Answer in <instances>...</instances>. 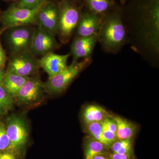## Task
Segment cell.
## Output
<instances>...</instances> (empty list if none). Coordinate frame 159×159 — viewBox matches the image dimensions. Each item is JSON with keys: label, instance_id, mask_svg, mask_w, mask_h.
<instances>
[{"label": "cell", "instance_id": "cell-1", "mask_svg": "<svg viewBox=\"0 0 159 159\" xmlns=\"http://www.w3.org/2000/svg\"><path fill=\"white\" fill-rule=\"evenodd\" d=\"M98 41L105 51L115 52L125 43L126 31L119 14L110 15L102 18L98 33Z\"/></svg>", "mask_w": 159, "mask_h": 159}, {"label": "cell", "instance_id": "cell-2", "mask_svg": "<svg viewBox=\"0 0 159 159\" xmlns=\"http://www.w3.org/2000/svg\"><path fill=\"white\" fill-rule=\"evenodd\" d=\"M91 61L90 57L80 61H73L70 66L59 74L43 83L44 90L51 94L61 93L67 88L77 75L91 63Z\"/></svg>", "mask_w": 159, "mask_h": 159}, {"label": "cell", "instance_id": "cell-3", "mask_svg": "<svg viewBox=\"0 0 159 159\" xmlns=\"http://www.w3.org/2000/svg\"><path fill=\"white\" fill-rule=\"evenodd\" d=\"M147 14L142 20L141 36L143 43L154 53L159 50V0H153L148 7Z\"/></svg>", "mask_w": 159, "mask_h": 159}, {"label": "cell", "instance_id": "cell-4", "mask_svg": "<svg viewBox=\"0 0 159 159\" xmlns=\"http://www.w3.org/2000/svg\"><path fill=\"white\" fill-rule=\"evenodd\" d=\"M47 2L33 9L20 8L16 5H11L1 15L0 22L3 28L7 29L36 24L39 12Z\"/></svg>", "mask_w": 159, "mask_h": 159}, {"label": "cell", "instance_id": "cell-5", "mask_svg": "<svg viewBox=\"0 0 159 159\" xmlns=\"http://www.w3.org/2000/svg\"><path fill=\"white\" fill-rule=\"evenodd\" d=\"M6 131L10 142L9 150L20 155L28 141L29 131L25 120L15 115L6 120Z\"/></svg>", "mask_w": 159, "mask_h": 159}, {"label": "cell", "instance_id": "cell-6", "mask_svg": "<svg viewBox=\"0 0 159 159\" xmlns=\"http://www.w3.org/2000/svg\"><path fill=\"white\" fill-rule=\"evenodd\" d=\"M81 15L79 9L64 0L59 7L58 31L63 41L66 42L77 29Z\"/></svg>", "mask_w": 159, "mask_h": 159}, {"label": "cell", "instance_id": "cell-7", "mask_svg": "<svg viewBox=\"0 0 159 159\" xmlns=\"http://www.w3.org/2000/svg\"><path fill=\"white\" fill-rule=\"evenodd\" d=\"M38 61L31 51L13 54L6 71L23 77H30L37 73L39 68Z\"/></svg>", "mask_w": 159, "mask_h": 159}, {"label": "cell", "instance_id": "cell-8", "mask_svg": "<svg viewBox=\"0 0 159 159\" xmlns=\"http://www.w3.org/2000/svg\"><path fill=\"white\" fill-rule=\"evenodd\" d=\"M8 42L12 55L30 51L34 29L29 26L11 28Z\"/></svg>", "mask_w": 159, "mask_h": 159}, {"label": "cell", "instance_id": "cell-9", "mask_svg": "<svg viewBox=\"0 0 159 159\" xmlns=\"http://www.w3.org/2000/svg\"><path fill=\"white\" fill-rule=\"evenodd\" d=\"M58 47L54 34L39 26L34 30L30 51L34 56L53 52Z\"/></svg>", "mask_w": 159, "mask_h": 159}, {"label": "cell", "instance_id": "cell-10", "mask_svg": "<svg viewBox=\"0 0 159 159\" xmlns=\"http://www.w3.org/2000/svg\"><path fill=\"white\" fill-rule=\"evenodd\" d=\"M43 90L39 76L30 77L14 97V101L20 105H31L41 99Z\"/></svg>", "mask_w": 159, "mask_h": 159}, {"label": "cell", "instance_id": "cell-11", "mask_svg": "<svg viewBox=\"0 0 159 159\" xmlns=\"http://www.w3.org/2000/svg\"><path fill=\"white\" fill-rule=\"evenodd\" d=\"M59 7L48 2L38 14L36 24L55 35L58 33Z\"/></svg>", "mask_w": 159, "mask_h": 159}, {"label": "cell", "instance_id": "cell-12", "mask_svg": "<svg viewBox=\"0 0 159 159\" xmlns=\"http://www.w3.org/2000/svg\"><path fill=\"white\" fill-rule=\"evenodd\" d=\"M70 54L60 55L51 52L38 60V65L48 75L51 79L59 74L67 66V62Z\"/></svg>", "mask_w": 159, "mask_h": 159}, {"label": "cell", "instance_id": "cell-13", "mask_svg": "<svg viewBox=\"0 0 159 159\" xmlns=\"http://www.w3.org/2000/svg\"><path fill=\"white\" fill-rule=\"evenodd\" d=\"M98 41V34L89 37H77L74 39L71 47V54L74 61L90 57Z\"/></svg>", "mask_w": 159, "mask_h": 159}, {"label": "cell", "instance_id": "cell-14", "mask_svg": "<svg viewBox=\"0 0 159 159\" xmlns=\"http://www.w3.org/2000/svg\"><path fill=\"white\" fill-rule=\"evenodd\" d=\"M100 16L87 13L81 16L77 27L78 37H89L98 34L102 24Z\"/></svg>", "mask_w": 159, "mask_h": 159}, {"label": "cell", "instance_id": "cell-15", "mask_svg": "<svg viewBox=\"0 0 159 159\" xmlns=\"http://www.w3.org/2000/svg\"><path fill=\"white\" fill-rule=\"evenodd\" d=\"M113 117L102 107L94 104L85 107L82 113L83 121L85 125L93 122H101L107 118Z\"/></svg>", "mask_w": 159, "mask_h": 159}, {"label": "cell", "instance_id": "cell-16", "mask_svg": "<svg viewBox=\"0 0 159 159\" xmlns=\"http://www.w3.org/2000/svg\"><path fill=\"white\" fill-rule=\"evenodd\" d=\"M29 77H23L6 71L2 84L7 92L14 98Z\"/></svg>", "mask_w": 159, "mask_h": 159}, {"label": "cell", "instance_id": "cell-17", "mask_svg": "<svg viewBox=\"0 0 159 159\" xmlns=\"http://www.w3.org/2000/svg\"><path fill=\"white\" fill-rule=\"evenodd\" d=\"M113 118L116 124L117 140L133 139L136 133V125L122 117L114 116Z\"/></svg>", "mask_w": 159, "mask_h": 159}, {"label": "cell", "instance_id": "cell-18", "mask_svg": "<svg viewBox=\"0 0 159 159\" xmlns=\"http://www.w3.org/2000/svg\"><path fill=\"white\" fill-rule=\"evenodd\" d=\"M107 148L102 143L90 136H87L84 142L85 159H92L100 154L107 152Z\"/></svg>", "mask_w": 159, "mask_h": 159}, {"label": "cell", "instance_id": "cell-19", "mask_svg": "<svg viewBox=\"0 0 159 159\" xmlns=\"http://www.w3.org/2000/svg\"><path fill=\"white\" fill-rule=\"evenodd\" d=\"M91 12L102 15L110 9L113 6L112 0H84Z\"/></svg>", "mask_w": 159, "mask_h": 159}, {"label": "cell", "instance_id": "cell-20", "mask_svg": "<svg viewBox=\"0 0 159 159\" xmlns=\"http://www.w3.org/2000/svg\"><path fill=\"white\" fill-rule=\"evenodd\" d=\"M112 153L127 155L134 156L133 139L117 140L109 148Z\"/></svg>", "mask_w": 159, "mask_h": 159}, {"label": "cell", "instance_id": "cell-21", "mask_svg": "<svg viewBox=\"0 0 159 159\" xmlns=\"http://www.w3.org/2000/svg\"><path fill=\"white\" fill-rule=\"evenodd\" d=\"M14 99L0 84V116L6 115L13 108Z\"/></svg>", "mask_w": 159, "mask_h": 159}, {"label": "cell", "instance_id": "cell-22", "mask_svg": "<svg viewBox=\"0 0 159 159\" xmlns=\"http://www.w3.org/2000/svg\"><path fill=\"white\" fill-rule=\"evenodd\" d=\"M85 127L86 130L89 134V135L102 143L107 148L102 135L101 122H95L86 124Z\"/></svg>", "mask_w": 159, "mask_h": 159}, {"label": "cell", "instance_id": "cell-23", "mask_svg": "<svg viewBox=\"0 0 159 159\" xmlns=\"http://www.w3.org/2000/svg\"><path fill=\"white\" fill-rule=\"evenodd\" d=\"M10 142L6 133V125L0 122V153L9 150Z\"/></svg>", "mask_w": 159, "mask_h": 159}, {"label": "cell", "instance_id": "cell-24", "mask_svg": "<svg viewBox=\"0 0 159 159\" xmlns=\"http://www.w3.org/2000/svg\"><path fill=\"white\" fill-rule=\"evenodd\" d=\"M48 2L47 0H20L17 6L20 8L33 9Z\"/></svg>", "mask_w": 159, "mask_h": 159}, {"label": "cell", "instance_id": "cell-25", "mask_svg": "<svg viewBox=\"0 0 159 159\" xmlns=\"http://www.w3.org/2000/svg\"><path fill=\"white\" fill-rule=\"evenodd\" d=\"M7 29L5 28H2V29H0V66L4 67L6 63L7 57H6V53L2 48L1 42V36L2 34Z\"/></svg>", "mask_w": 159, "mask_h": 159}, {"label": "cell", "instance_id": "cell-26", "mask_svg": "<svg viewBox=\"0 0 159 159\" xmlns=\"http://www.w3.org/2000/svg\"><path fill=\"white\" fill-rule=\"evenodd\" d=\"M20 156L14 152L8 150L0 153V159H19Z\"/></svg>", "mask_w": 159, "mask_h": 159}, {"label": "cell", "instance_id": "cell-27", "mask_svg": "<svg viewBox=\"0 0 159 159\" xmlns=\"http://www.w3.org/2000/svg\"><path fill=\"white\" fill-rule=\"evenodd\" d=\"M134 156L117 153L111 154V159H134Z\"/></svg>", "mask_w": 159, "mask_h": 159}, {"label": "cell", "instance_id": "cell-28", "mask_svg": "<svg viewBox=\"0 0 159 159\" xmlns=\"http://www.w3.org/2000/svg\"><path fill=\"white\" fill-rule=\"evenodd\" d=\"M92 159H111V154L108 152L100 154L94 157Z\"/></svg>", "mask_w": 159, "mask_h": 159}, {"label": "cell", "instance_id": "cell-29", "mask_svg": "<svg viewBox=\"0 0 159 159\" xmlns=\"http://www.w3.org/2000/svg\"><path fill=\"white\" fill-rule=\"evenodd\" d=\"M5 74H6V72L4 71V67L0 66V84H2Z\"/></svg>", "mask_w": 159, "mask_h": 159}, {"label": "cell", "instance_id": "cell-30", "mask_svg": "<svg viewBox=\"0 0 159 159\" xmlns=\"http://www.w3.org/2000/svg\"><path fill=\"white\" fill-rule=\"evenodd\" d=\"M122 1H125V0H122Z\"/></svg>", "mask_w": 159, "mask_h": 159}, {"label": "cell", "instance_id": "cell-31", "mask_svg": "<svg viewBox=\"0 0 159 159\" xmlns=\"http://www.w3.org/2000/svg\"><path fill=\"white\" fill-rule=\"evenodd\" d=\"M8 1H13V0H8Z\"/></svg>", "mask_w": 159, "mask_h": 159}]
</instances>
